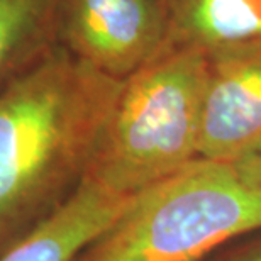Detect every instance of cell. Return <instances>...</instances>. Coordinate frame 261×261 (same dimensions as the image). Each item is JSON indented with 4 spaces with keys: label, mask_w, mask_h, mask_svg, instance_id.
Returning a JSON list of instances; mask_svg holds the SVG:
<instances>
[{
    "label": "cell",
    "mask_w": 261,
    "mask_h": 261,
    "mask_svg": "<svg viewBox=\"0 0 261 261\" xmlns=\"http://www.w3.org/2000/svg\"><path fill=\"white\" fill-rule=\"evenodd\" d=\"M122 82L56 44L0 88V254L80 187Z\"/></svg>",
    "instance_id": "obj_1"
},
{
    "label": "cell",
    "mask_w": 261,
    "mask_h": 261,
    "mask_svg": "<svg viewBox=\"0 0 261 261\" xmlns=\"http://www.w3.org/2000/svg\"><path fill=\"white\" fill-rule=\"evenodd\" d=\"M249 232H261V187L231 163L197 158L138 192L75 261H202Z\"/></svg>",
    "instance_id": "obj_2"
},
{
    "label": "cell",
    "mask_w": 261,
    "mask_h": 261,
    "mask_svg": "<svg viewBox=\"0 0 261 261\" xmlns=\"http://www.w3.org/2000/svg\"><path fill=\"white\" fill-rule=\"evenodd\" d=\"M207 55L161 49L122 82L87 178L136 195L198 158Z\"/></svg>",
    "instance_id": "obj_3"
},
{
    "label": "cell",
    "mask_w": 261,
    "mask_h": 261,
    "mask_svg": "<svg viewBox=\"0 0 261 261\" xmlns=\"http://www.w3.org/2000/svg\"><path fill=\"white\" fill-rule=\"evenodd\" d=\"M165 36L161 0H58L56 43L117 80L149 63Z\"/></svg>",
    "instance_id": "obj_4"
},
{
    "label": "cell",
    "mask_w": 261,
    "mask_h": 261,
    "mask_svg": "<svg viewBox=\"0 0 261 261\" xmlns=\"http://www.w3.org/2000/svg\"><path fill=\"white\" fill-rule=\"evenodd\" d=\"M261 151V39L207 55L198 158L239 163Z\"/></svg>",
    "instance_id": "obj_5"
},
{
    "label": "cell",
    "mask_w": 261,
    "mask_h": 261,
    "mask_svg": "<svg viewBox=\"0 0 261 261\" xmlns=\"http://www.w3.org/2000/svg\"><path fill=\"white\" fill-rule=\"evenodd\" d=\"M133 197L112 194L85 176L58 212L5 249L0 261H75L122 216Z\"/></svg>",
    "instance_id": "obj_6"
},
{
    "label": "cell",
    "mask_w": 261,
    "mask_h": 261,
    "mask_svg": "<svg viewBox=\"0 0 261 261\" xmlns=\"http://www.w3.org/2000/svg\"><path fill=\"white\" fill-rule=\"evenodd\" d=\"M261 39V0H168L161 49L203 55Z\"/></svg>",
    "instance_id": "obj_7"
},
{
    "label": "cell",
    "mask_w": 261,
    "mask_h": 261,
    "mask_svg": "<svg viewBox=\"0 0 261 261\" xmlns=\"http://www.w3.org/2000/svg\"><path fill=\"white\" fill-rule=\"evenodd\" d=\"M58 0H0V88L56 44Z\"/></svg>",
    "instance_id": "obj_8"
},
{
    "label": "cell",
    "mask_w": 261,
    "mask_h": 261,
    "mask_svg": "<svg viewBox=\"0 0 261 261\" xmlns=\"http://www.w3.org/2000/svg\"><path fill=\"white\" fill-rule=\"evenodd\" d=\"M234 166H236L246 178L251 180L253 184L261 187V151L256 154L249 156L246 160L239 161V163H234Z\"/></svg>",
    "instance_id": "obj_9"
},
{
    "label": "cell",
    "mask_w": 261,
    "mask_h": 261,
    "mask_svg": "<svg viewBox=\"0 0 261 261\" xmlns=\"http://www.w3.org/2000/svg\"><path fill=\"white\" fill-rule=\"evenodd\" d=\"M226 261H261V238L249 243L246 248L231 253Z\"/></svg>",
    "instance_id": "obj_10"
},
{
    "label": "cell",
    "mask_w": 261,
    "mask_h": 261,
    "mask_svg": "<svg viewBox=\"0 0 261 261\" xmlns=\"http://www.w3.org/2000/svg\"><path fill=\"white\" fill-rule=\"evenodd\" d=\"M161 2H163V4L166 5V4H168V0H161Z\"/></svg>",
    "instance_id": "obj_11"
}]
</instances>
